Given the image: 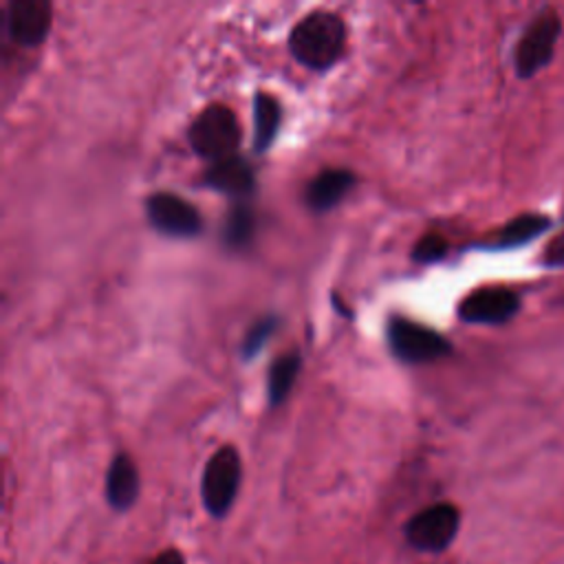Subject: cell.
Wrapping results in <instances>:
<instances>
[{
	"label": "cell",
	"instance_id": "obj_1",
	"mask_svg": "<svg viewBox=\"0 0 564 564\" xmlns=\"http://www.w3.org/2000/svg\"><path fill=\"white\" fill-rule=\"evenodd\" d=\"M346 44L344 20L333 11H311L289 35V51L293 57L313 70H324L341 55Z\"/></svg>",
	"mask_w": 564,
	"mask_h": 564
},
{
	"label": "cell",
	"instance_id": "obj_2",
	"mask_svg": "<svg viewBox=\"0 0 564 564\" xmlns=\"http://www.w3.org/2000/svg\"><path fill=\"white\" fill-rule=\"evenodd\" d=\"M562 35V18L555 9L546 7L538 11L531 22L522 29L513 46V68L520 79L538 75L553 62L555 46Z\"/></svg>",
	"mask_w": 564,
	"mask_h": 564
},
{
	"label": "cell",
	"instance_id": "obj_3",
	"mask_svg": "<svg viewBox=\"0 0 564 564\" xmlns=\"http://www.w3.org/2000/svg\"><path fill=\"white\" fill-rule=\"evenodd\" d=\"M187 139L192 150L209 161L234 156L240 143V123L234 110L220 104H209L189 123Z\"/></svg>",
	"mask_w": 564,
	"mask_h": 564
},
{
	"label": "cell",
	"instance_id": "obj_4",
	"mask_svg": "<svg viewBox=\"0 0 564 564\" xmlns=\"http://www.w3.org/2000/svg\"><path fill=\"white\" fill-rule=\"evenodd\" d=\"M242 478L240 454L234 445H223L205 463L200 478V498L209 516L225 518L236 500Z\"/></svg>",
	"mask_w": 564,
	"mask_h": 564
},
{
	"label": "cell",
	"instance_id": "obj_5",
	"mask_svg": "<svg viewBox=\"0 0 564 564\" xmlns=\"http://www.w3.org/2000/svg\"><path fill=\"white\" fill-rule=\"evenodd\" d=\"M388 344L392 355L405 364H427L452 352L447 337L405 317H392L388 322Z\"/></svg>",
	"mask_w": 564,
	"mask_h": 564
},
{
	"label": "cell",
	"instance_id": "obj_6",
	"mask_svg": "<svg viewBox=\"0 0 564 564\" xmlns=\"http://www.w3.org/2000/svg\"><path fill=\"white\" fill-rule=\"evenodd\" d=\"M458 524H460L458 509L449 502H436L414 513L408 520L403 533L410 546H414L416 551L441 553L454 542L458 533Z\"/></svg>",
	"mask_w": 564,
	"mask_h": 564
},
{
	"label": "cell",
	"instance_id": "obj_7",
	"mask_svg": "<svg viewBox=\"0 0 564 564\" xmlns=\"http://www.w3.org/2000/svg\"><path fill=\"white\" fill-rule=\"evenodd\" d=\"M145 214L150 225L170 238H194L203 229L198 209L183 196L170 192H156L148 196Z\"/></svg>",
	"mask_w": 564,
	"mask_h": 564
},
{
	"label": "cell",
	"instance_id": "obj_8",
	"mask_svg": "<svg viewBox=\"0 0 564 564\" xmlns=\"http://www.w3.org/2000/svg\"><path fill=\"white\" fill-rule=\"evenodd\" d=\"M520 311V295L502 284L480 286L463 297L458 304V317L467 324L500 326L513 319Z\"/></svg>",
	"mask_w": 564,
	"mask_h": 564
},
{
	"label": "cell",
	"instance_id": "obj_9",
	"mask_svg": "<svg viewBox=\"0 0 564 564\" xmlns=\"http://www.w3.org/2000/svg\"><path fill=\"white\" fill-rule=\"evenodd\" d=\"M51 29L48 0H11L7 7V33L20 46H37Z\"/></svg>",
	"mask_w": 564,
	"mask_h": 564
},
{
	"label": "cell",
	"instance_id": "obj_10",
	"mask_svg": "<svg viewBox=\"0 0 564 564\" xmlns=\"http://www.w3.org/2000/svg\"><path fill=\"white\" fill-rule=\"evenodd\" d=\"M352 183H355V174L350 170H344V167L322 170L306 185L304 200L313 212L324 214L344 198V194L352 187Z\"/></svg>",
	"mask_w": 564,
	"mask_h": 564
},
{
	"label": "cell",
	"instance_id": "obj_11",
	"mask_svg": "<svg viewBox=\"0 0 564 564\" xmlns=\"http://www.w3.org/2000/svg\"><path fill=\"white\" fill-rule=\"evenodd\" d=\"M139 498V471L128 454H117L106 471V500L112 509L126 511Z\"/></svg>",
	"mask_w": 564,
	"mask_h": 564
},
{
	"label": "cell",
	"instance_id": "obj_12",
	"mask_svg": "<svg viewBox=\"0 0 564 564\" xmlns=\"http://www.w3.org/2000/svg\"><path fill=\"white\" fill-rule=\"evenodd\" d=\"M205 185L227 196H247L251 194L256 178L251 165L245 159L229 156L212 163V167L205 172Z\"/></svg>",
	"mask_w": 564,
	"mask_h": 564
},
{
	"label": "cell",
	"instance_id": "obj_13",
	"mask_svg": "<svg viewBox=\"0 0 564 564\" xmlns=\"http://www.w3.org/2000/svg\"><path fill=\"white\" fill-rule=\"evenodd\" d=\"M553 220L540 212H524L505 223L485 245L489 249H513L533 242L546 229H551Z\"/></svg>",
	"mask_w": 564,
	"mask_h": 564
},
{
	"label": "cell",
	"instance_id": "obj_14",
	"mask_svg": "<svg viewBox=\"0 0 564 564\" xmlns=\"http://www.w3.org/2000/svg\"><path fill=\"white\" fill-rule=\"evenodd\" d=\"M280 128V104L269 93H256L253 97V148L256 152L269 150Z\"/></svg>",
	"mask_w": 564,
	"mask_h": 564
},
{
	"label": "cell",
	"instance_id": "obj_15",
	"mask_svg": "<svg viewBox=\"0 0 564 564\" xmlns=\"http://www.w3.org/2000/svg\"><path fill=\"white\" fill-rule=\"evenodd\" d=\"M300 366H302V359L297 352H289V355H282L280 359H275L269 368V375H267V399H269V405H280L293 383H295V377L300 372Z\"/></svg>",
	"mask_w": 564,
	"mask_h": 564
},
{
	"label": "cell",
	"instance_id": "obj_16",
	"mask_svg": "<svg viewBox=\"0 0 564 564\" xmlns=\"http://www.w3.org/2000/svg\"><path fill=\"white\" fill-rule=\"evenodd\" d=\"M253 234V214L249 207H234L225 223V242L229 247H245Z\"/></svg>",
	"mask_w": 564,
	"mask_h": 564
},
{
	"label": "cell",
	"instance_id": "obj_17",
	"mask_svg": "<svg viewBox=\"0 0 564 564\" xmlns=\"http://www.w3.org/2000/svg\"><path fill=\"white\" fill-rule=\"evenodd\" d=\"M275 326H278V319H275L273 315L262 317L260 322H256V324L249 328L247 337H245L242 355H245L247 359L256 357V355L262 350V346L269 341V337H271V333L275 330Z\"/></svg>",
	"mask_w": 564,
	"mask_h": 564
},
{
	"label": "cell",
	"instance_id": "obj_18",
	"mask_svg": "<svg viewBox=\"0 0 564 564\" xmlns=\"http://www.w3.org/2000/svg\"><path fill=\"white\" fill-rule=\"evenodd\" d=\"M445 253H447V240L438 234H427L414 245L412 260L421 262V264H430V262H438L441 258H445Z\"/></svg>",
	"mask_w": 564,
	"mask_h": 564
},
{
	"label": "cell",
	"instance_id": "obj_19",
	"mask_svg": "<svg viewBox=\"0 0 564 564\" xmlns=\"http://www.w3.org/2000/svg\"><path fill=\"white\" fill-rule=\"evenodd\" d=\"M540 264L544 269H564V231L555 234L542 249Z\"/></svg>",
	"mask_w": 564,
	"mask_h": 564
},
{
	"label": "cell",
	"instance_id": "obj_20",
	"mask_svg": "<svg viewBox=\"0 0 564 564\" xmlns=\"http://www.w3.org/2000/svg\"><path fill=\"white\" fill-rule=\"evenodd\" d=\"M150 564H185V560L178 551H163Z\"/></svg>",
	"mask_w": 564,
	"mask_h": 564
}]
</instances>
